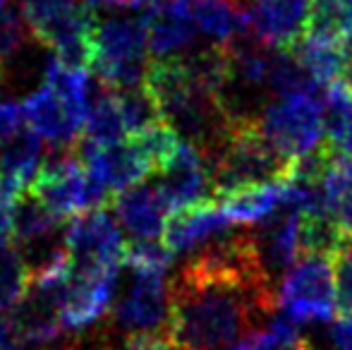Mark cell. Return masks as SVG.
<instances>
[{
  "label": "cell",
  "instance_id": "cell-1",
  "mask_svg": "<svg viewBox=\"0 0 352 350\" xmlns=\"http://www.w3.org/2000/svg\"><path fill=\"white\" fill-rule=\"evenodd\" d=\"M278 309L254 233H223L190 257L170 281L166 336L180 350H230L264 329Z\"/></svg>",
  "mask_w": 352,
  "mask_h": 350
},
{
  "label": "cell",
  "instance_id": "cell-38",
  "mask_svg": "<svg viewBox=\"0 0 352 350\" xmlns=\"http://www.w3.org/2000/svg\"><path fill=\"white\" fill-rule=\"evenodd\" d=\"M5 8H8V0H0V12H3Z\"/></svg>",
  "mask_w": 352,
  "mask_h": 350
},
{
  "label": "cell",
  "instance_id": "cell-31",
  "mask_svg": "<svg viewBox=\"0 0 352 350\" xmlns=\"http://www.w3.org/2000/svg\"><path fill=\"white\" fill-rule=\"evenodd\" d=\"M29 41H34V36L24 22L22 10L5 8L0 12V85H3V75Z\"/></svg>",
  "mask_w": 352,
  "mask_h": 350
},
{
  "label": "cell",
  "instance_id": "cell-5",
  "mask_svg": "<svg viewBox=\"0 0 352 350\" xmlns=\"http://www.w3.org/2000/svg\"><path fill=\"white\" fill-rule=\"evenodd\" d=\"M19 10L34 41L51 48L65 65L89 70L96 14L82 0H19Z\"/></svg>",
  "mask_w": 352,
  "mask_h": 350
},
{
  "label": "cell",
  "instance_id": "cell-7",
  "mask_svg": "<svg viewBox=\"0 0 352 350\" xmlns=\"http://www.w3.org/2000/svg\"><path fill=\"white\" fill-rule=\"evenodd\" d=\"M278 307L295 324L329 322L338 312V283L336 257L331 254H302L283 274L278 288Z\"/></svg>",
  "mask_w": 352,
  "mask_h": 350
},
{
  "label": "cell",
  "instance_id": "cell-29",
  "mask_svg": "<svg viewBox=\"0 0 352 350\" xmlns=\"http://www.w3.org/2000/svg\"><path fill=\"white\" fill-rule=\"evenodd\" d=\"M230 350H314L311 343L297 331L295 322L283 314L274 317L264 329L247 333Z\"/></svg>",
  "mask_w": 352,
  "mask_h": 350
},
{
  "label": "cell",
  "instance_id": "cell-13",
  "mask_svg": "<svg viewBox=\"0 0 352 350\" xmlns=\"http://www.w3.org/2000/svg\"><path fill=\"white\" fill-rule=\"evenodd\" d=\"M158 190L163 192L170 211H182L213 199L211 171L197 146L182 140L173 159L158 171Z\"/></svg>",
  "mask_w": 352,
  "mask_h": 350
},
{
  "label": "cell",
  "instance_id": "cell-17",
  "mask_svg": "<svg viewBox=\"0 0 352 350\" xmlns=\"http://www.w3.org/2000/svg\"><path fill=\"white\" fill-rule=\"evenodd\" d=\"M197 43V24L192 19V10L173 3L158 0L148 19V56L153 61H170L187 56Z\"/></svg>",
  "mask_w": 352,
  "mask_h": 350
},
{
  "label": "cell",
  "instance_id": "cell-27",
  "mask_svg": "<svg viewBox=\"0 0 352 350\" xmlns=\"http://www.w3.org/2000/svg\"><path fill=\"white\" fill-rule=\"evenodd\" d=\"M32 276L24 252L17 243L0 245V314H8L27 298Z\"/></svg>",
  "mask_w": 352,
  "mask_h": 350
},
{
  "label": "cell",
  "instance_id": "cell-6",
  "mask_svg": "<svg viewBox=\"0 0 352 350\" xmlns=\"http://www.w3.org/2000/svg\"><path fill=\"white\" fill-rule=\"evenodd\" d=\"M264 140L287 161H295L324 146L321 96L290 94L271 98L256 118Z\"/></svg>",
  "mask_w": 352,
  "mask_h": 350
},
{
  "label": "cell",
  "instance_id": "cell-22",
  "mask_svg": "<svg viewBox=\"0 0 352 350\" xmlns=\"http://www.w3.org/2000/svg\"><path fill=\"white\" fill-rule=\"evenodd\" d=\"M41 137L22 127L17 135L0 144V175L22 192H29L41 168Z\"/></svg>",
  "mask_w": 352,
  "mask_h": 350
},
{
  "label": "cell",
  "instance_id": "cell-23",
  "mask_svg": "<svg viewBox=\"0 0 352 350\" xmlns=\"http://www.w3.org/2000/svg\"><path fill=\"white\" fill-rule=\"evenodd\" d=\"M324 144L333 154L352 156V91L345 82H333L321 94Z\"/></svg>",
  "mask_w": 352,
  "mask_h": 350
},
{
  "label": "cell",
  "instance_id": "cell-33",
  "mask_svg": "<svg viewBox=\"0 0 352 350\" xmlns=\"http://www.w3.org/2000/svg\"><path fill=\"white\" fill-rule=\"evenodd\" d=\"M336 283H338V314L352 317V243L336 257Z\"/></svg>",
  "mask_w": 352,
  "mask_h": 350
},
{
  "label": "cell",
  "instance_id": "cell-16",
  "mask_svg": "<svg viewBox=\"0 0 352 350\" xmlns=\"http://www.w3.org/2000/svg\"><path fill=\"white\" fill-rule=\"evenodd\" d=\"M230 219L223 214L216 199L204 201L199 206H190L170 214L163 230V245L173 254L197 252L199 248L209 245L211 240L221 238L230 230Z\"/></svg>",
  "mask_w": 352,
  "mask_h": 350
},
{
  "label": "cell",
  "instance_id": "cell-34",
  "mask_svg": "<svg viewBox=\"0 0 352 350\" xmlns=\"http://www.w3.org/2000/svg\"><path fill=\"white\" fill-rule=\"evenodd\" d=\"M22 122H24L22 103L10 101V98H0V144L17 135L24 127Z\"/></svg>",
  "mask_w": 352,
  "mask_h": 350
},
{
  "label": "cell",
  "instance_id": "cell-10",
  "mask_svg": "<svg viewBox=\"0 0 352 350\" xmlns=\"http://www.w3.org/2000/svg\"><path fill=\"white\" fill-rule=\"evenodd\" d=\"M24 122L53 149H74L84 137L89 108L60 96L53 87L43 85L22 101Z\"/></svg>",
  "mask_w": 352,
  "mask_h": 350
},
{
  "label": "cell",
  "instance_id": "cell-21",
  "mask_svg": "<svg viewBox=\"0 0 352 350\" xmlns=\"http://www.w3.org/2000/svg\"><path fill=\"white\" fill-rule=\"evenodd\" d=\"M350 46L352 41H326V39L302 36L290 48V53L316 85L329 87L345 75V67L352 58Z\"/></svg>",
  "mask_w": 352,
  "mask_h": 350
},
{
  "label": "cell",
  "instance_id": "cell-2",
  "mask_svg": "<svg viewBox=\"0 0 352 350\" xmlns=\"http://www.w3.org/2000/svg\"><path fill=\"white\" fill-rule=\"evenodd\" d=\"M213 199L261 182L290 180L292 161L264 140L256 120H232L230 135L209 161Z\"/></svg>",
  "mask_w": 352,
  "mask_h": 350
},
{
  "label": "cell",
  "instance_id": "cell-8",
  "mask_svg": "<svg viewBox=\"0 0 352 350\" xmlns=\"http://www.w3.org/2000/svg\"><path fill=\"white\" fill-rule=\"evenodd\" d=\"M170 314V283L161 274L132 271L130 283L113 303L116 329L132 333H166Z\"/></svg>",
  "mask_w": 352,
  "mask_h": 350
},
{
  "label": "cell",
  "instance_id": "cell-26",
  "mask_svg": "<svg viewBox=\"0 0 352 350\" xmlns=\"http://www.w3.org/2000/svg\"><path fill=\"white\" fill-rule=\"evenodd\" d=\"M58 223H60L58 216H53L32 192H24L17 199V206H14L12 238L19 245V250L27 252L36 243H43V240L51 238Z\"/></svg>",
  "mask_w": 352,
  "mask_h": 350
},
{
  "label": "cell",
  "instance_id": "cell-14",
  "mask_svg": "<svg viewBox=\"0 0 352 350\" xmlns=\"http://www.w3.org/2000/svg\"><path fill=\"white\" fill-rule=\"evenodd\" d=\"M65 293H53V290L29 288L27 298L8 312V322L12 327L14 338L19 346L32 348H51L65 331L60 319V303Z\"/></svg>",
  "mask_w": 352,
  "mask_h": 350
},
{
  "label": "cell",
  "instance_id": "cell-28",
  "mask_svg": "<svg viewBox=\"0 0 352 350\" xmlns=\"http://www.w3.org/2000/svg\"><path fill=\"white\" fill-rule=\"evenodd\" d=\"M302 36L352 41V10L343 0H311Z\"/></svg>",
  "mask_w": 352,
  "mask_h": 350
},
{
  "label": "cell",
  "instance_id": "cell-19",
  "mask_svg": "<svg viewBox=\"0 0 352 350\" xmlns=\"http://www.w3.org/2000/svg\"><path fill=\"white\" fill-rule=\"evenodd\" d=\"M285 190L287 180L276 182H261V185H252L245 190L230 192V195L221 197L218 206L223 214L230 219V223L242 226H261L285 206Z\"/></svg>",
  "mask_w": 352,
  "mask_h": 350
},
{
  "label": "cell",
  "instance_id": "cell-9",
  "mask_svg": "<svg viewBox=\"0 0 352 350\" xmlns=\"http://www.w3.org/2000/svg\"><path fill=\"white\" fill-rule=\"evenodd\" d=\"M63 245L70 252L74 271H89L120 266L127 243L122 240L120 223L106 209H96L70 219Z\"/></svg>",
  "mask_w": 352,
  "mask_h": 350
},
{
  "label": "cell",
  "instance_id": "cell-37",
  "mask_svg": "<svg viewBox=\"0 0 352 350\" xmlns=\"http://www.w3.org/2000/svg\"><path fill=\"white\" fill-rule=\"evenodd\" d=\"M345 85H348V89L352 91V58H350V63H348V67H345Z\"/></svg>",
  "mask_w": 352,
  "mask_h": 350
},
{
  "label": "cell",
  "instance_id": "cell-18",
  "mask_svg": "<svg viewBox=\"0 0 352 350\" xmlns=\"http://www.w3.org/2000/svg\"><path fill=\"white\" fill-rule=\"evenodd\" d=\"M256 240V250L264 269L271 278L285 274L297 259L302 257L300 248V211L283 206L274 219L261 223L259 230H252Z\"/></svg>",
  "mask_w": 352,
  "mask_h": 350
},
{
  "label": "cell",
  "instance_id": "cell-35",
  "mask_svg": "<svg viewBox=\"0 0 352 350\" xmlns=\"http://www.w3.org/2000/svg\"><path fill=\"white\" fill-rule=\"evenodd\" d=\"M122 350H180L166 333H132L122 338Z\"/></svg>",
  "mask_w": 352,
  "mask_h": 350
},
{
  "label": "cell",
  "instance_id": "cell-30",
  "mask_svg": "<svg viewBox=\"0 0 352 350\" xmlns=\"http://www.w3.org/2000/svg\"><path fill=\"white\" fill-rule=\"evenodd\" d=\"M118 98H120V111H122V120H125L127 137L142 135L144 130H148V127L161 120L156 103L148 96L144 85L132 89H118Z\"/></svg>",
  "mask_w": 352,
  "mask_h": 350
},
{
  "label": "cell",
  "instance_id": "cell-4",
  "mask_svg": "<svg viewBox=\"0 0 352 350\" xmlns=\"http://www.w3.org/2000/svg\"><path fill=\"white\" fill-rule=\"evenodd\" d=\"M29 192L60 221L106 209L113 201V195L89 173L74 149L48 151Z\"/></svg>",
  "mask_w": 352,
  "mask_h": 350
},
{
  "label": "cell",
  "instance_id": "cell-24",
  "mask_svg": "<svg viewBox=\"0 0 352 350\" xmlns=\"http://www.w3.org/2000/svg\"><path fill=\"white\" fill-rule=\"evenodd\" d=\"M82 140L96 146H111L127 140L118 89L103 87V85L96 89V96H91V106H89Z\"/></svg>",
  "mask_w": 352,
  "mask_h": 350
},
{
  "label": "cell",
  "instance_id": "cell-12",
  "mask_svg": "<svg viewBox=\"0 0 352 350\" xmlns=\"http://www.w3.org/2000/svg\"><path fill=\"white\" fill-rule=\"evenodd\" d=\"M77 149L79 159L84 161L89 173L96 177L113 197L140 185V180L153 173L146 154L132 137L111 146H96L79 140Z\"/></svg>",
  "mask_w": 352,
  "mask_h": 350
},
{
  "label": "cell",
  "instance_id": "cell-11",
  "mask_svg": "<svg viewBox=\"0 0 352 350\" xmlns=\"http://www.w3.org/2000/svg\"><path fill=\"white\" fill-rule=\"evenodd\" d=\"M118 269L74 271L60 303V319L67 331H84L111 312L118 298Z\"/></svg>",
  "mask_w": 352,
  "mask_h": 350
},
{
  "label": "cell",
  "instance_id": "cell-25",
  "mask_svg": "<svg viewBox=\"0 0 352 350\" xmlns=\"http://www.w3.org/2000/svg\"><path fill=\"white\" fill-rule=\"evenodd\" d=\"M333 219L338 221L340 230L352 240V156L333 154L329 168L321 180Z\"/></svg>",
  "mask_w": 352,
  "mask_h": 350
},
{
  "label": "cell",
  "instance_id": "cell-36",
  "mask_svg": "<svg viewBox=\"0 0 352 350\" xmlns=\"http://www.w3.org/2000/svg\"><path fill=\"white\" fill-rule=\"evenodd\" d=\"M331 341H333L336 350H352V317H340L333 324Z\"/></svg>",
  "mask_w": 352,
  "mask_h": 350
},
{
  "label": "cell",
  "instance_id": "cell-20",
  "mask_svg": "<svg viewBox=\"0 0 352 350\" xmlns=\"http://www.w3.org/2000/svg\"><path fill=\"white\" fill-rule=\"evenodd\" d=\"M197 32L213 46H230L235 39L250 34L247 0H197L192 5Z\"/></svg>",
  "mask_w": 352,
  "mask_h": 350
},
{
  "label": "cell",
  "instance_id": "cell-3",
  "mask_svg": "<svg viewBox=\"0 0 352 350\" xmlns=\"http://www.w3.org/2000/svg\"><path fill=\"white\" fill-rule=\"evenodd\" d=\"M148 19L142 14L96 17L91 34L94 75L103 87H142L148 70Z\"/></svg>",
  "mask_w": 352,
  "mask_h": 350
},
{
  "label": "cell",
  "instance_id": "cell-15",
  "mask_svg": "<svg viewBox=\"0 0 352 350\" xmlns=\"http://www.w3.org/2000/svg\"><path fill=\"white\" fill-rule=\"evenodd\" d=\"M111 206L116 211L118 223L132 240L163 238V230L173 214L158 185H144V182L116 195Z\"/></svg>",
  "mask_w": 352,
  "mask_h": 350
},
{
  "label": "cell",
  "instance_id": "cell-32",
  "mask_svg": "<svg viewBox=\"0 0 352 350\" xmlns=\"http://www.w3.org/2000/svg\"><path fill=\"white\" fill-rule=\"evenodd\" d=\"M173 257L175 254L158 240H132L130 245H125L122 262L130 266V271L166 276L173 264Z\"/></svg>",
  "mask_w": 352,
  "mask_h": 350
}]
</instances>
